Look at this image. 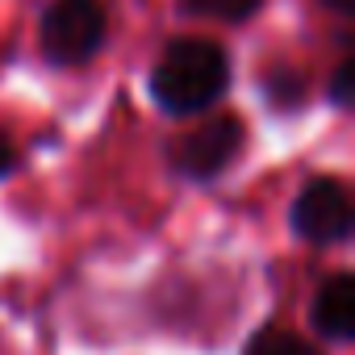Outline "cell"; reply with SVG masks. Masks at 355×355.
I'll use <instances>...</instances> for the list:
<instances>
[{"mask_svg": "<svg viewBox=\"0 0 355 355\" xmlns=\"http://www.w3.org/2000/svg\"><path fill=\"white\" fill-rule=\"evenodd\" d=\"M243 355H322L318 347H309L305 338L288 334V330H259Z\"/></svg>", "mask_w": 355, "mask_h": 355, "instance_id": "cell-7", "label": "cell"}, {"mask_svg": "<svg viewBox=\"0 0 355 355\" xmlns=\"http://www.w3.org/2000/svg\"><path fill=\"white\" fill-rule=\"evenodd\" d=\"M322 5H326L330 13H338V17H351V13H355V0H322Z\"/></svg>", "mask_w": 355, "mask_h": 355, "instance_id": "cell-10", "label": "cell"}, {"mask_svg": "<svg viewBox=\"0 0 355 355\" xmlns=\"http://www.w3.org/2000/svg\"><path fill=\"white\" fill-rule=\"evenodd\" d=\"M313 330L322 338H334V343H347L355 334V280L347 272L330 276L318 297H313Z\"/></svg>", "mask_w": 355, "mask_h": 355, "instance_id": "cell-5", "label": "cell"}, {"mask_svg": "<svg viewBox=\"0 0 355 355\" xmlns=\"http://www.w3.org/2000/svg\"><path fill=\"white\" fill-rule=\"evenodd\" d=\"M263 0H180V9L193 17H214V21H247Z\"/></svg>", "mask_w": 355, "mask_h": 355, "instance_id": "cell-6", "label": "cell"}, {"mask_svg": "<svg viewBox=\"0 0 355 355\" xmlns=\"http://www.w3.org/2000/svg\"><path fill=\"white\" fill-rule=\"evenodd\" d=\"M13 163H17V150H13V138L0 130V175H9L13 171Z\"/></svg>", "mask_w": 355, "mask_h": 355, "instance_id": "cell-9", "label": "cell"}, {"mask_svg": "<svg viewBox=\"0 0 355 355\" xmlns=\"http://www.w3.org/2000/svg\"><path fill=\"white\" fill-rule=\"evenodd\" d=\"M351 80H355V59L347 55V59L338 63V71H334V84H330L334 105H351Z\"/></svg>", "mask_w": 355, "mask_h": 355, "instance_id": "cell-8", "label": "cell"}, {"mask_svg": "<svg viewBox=\"0 0 355 355\" xmlns=\"http://www.w3.org/2000/svg\"><path fill=\"white\" fill-rule=\"evenodd\" d=\"M239 146H243V121L234 113H222V117L193 125L175 142V167L193 175V180H214L218 171H226L234 163Z\"/></svg>", "mask_w": 355, "mask_h": 355, "instance_id": "cell-3", "label": "cell"}, {"mask_svg": "<svg viewBox=\"0 0 355 355\" xmlns=\"http://www.w3.org/2000/svg\"><path fill=\"white\" fill-rule=\"evenodd\" d=\"M230 88V55L209 38H175L150 71V92L171 117H189L222 101Z\"/></svg>", "mask_w": 355, "mask_h": 355, "instance_id": "cell-1", "label": "cell"}, {"mask_svg": "<svg viewBox=\"0 0 355 355\" xmlns=\"http://www.w3.org/2000/svg\"><path fill=\"white\" fill-rule=\"evenodd\" d=\"M293 230L309 243H338L351 234V201L338 180H309L293 201Z\"/></svg>", "mask_w": 355, "mask_h": 355, "instance_id": "cell-4", "label": "cell"}, {"mask_svg": "<svg viewBox=\"0 0 355 355\" xmlns=\"http://www.w3.org/2000/svg\"><path fill=\"white\" fill-rule=\"evenodd\" d=\"M105 30V0H51L42 13V55L59 67H80L101 51Z\"/></svg>", "mask_w": 355, "mask_h": 355, "instance_id": "cell-2", "label": "cell"}]
</instances>
